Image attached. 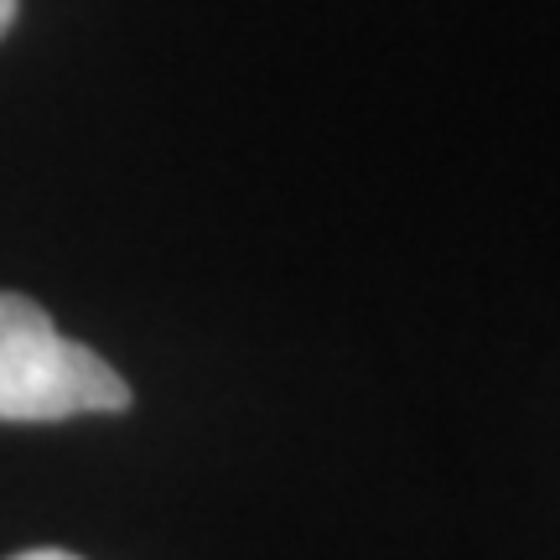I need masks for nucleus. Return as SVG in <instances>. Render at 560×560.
Masks as SVG:
<instances>
[{"label": "nucleus", "mask_w": 560, "mask_h": 560, "mask_svg": "<svg viewBox=\"0 0 560 560\" xmlns=\"http://www.w3.org/2000/svg\"><path fill=\"white\" fill-rule=\"evenodd\" d=\"M130 384L109 363L62 338L32 296L0 291V420H68L125 410Z\"/></svg>", "instance_id": "obj_1"}, {"label": "nucleus", "mask_w": 560, "mask_h": 560, "mask_svg": "<svg viewBox=\"0 0 560 560\" xmlns=\"http://www.w3.org/2000/svg\"><path fill=\"white\" fill-rule=\"evenodd\" d=\"M11 560H79V556H68V550H21Z\"/></svg>", "instance_id": "obj_2"}, {"label": "nucleus", "mask_w": 560, "mask_h": 560, "mask_svg": "<svg viewBox=\"0 0 560 560\" xmlns=\"http://www.w3.org/2000/svg\"><path fill=\"white\" fill-rule=\"evenodd\" d=\"M11 21H16V0H0V37L11 32Z\"/></svg>", "instance_id": "obj_3"}]
</instances>
